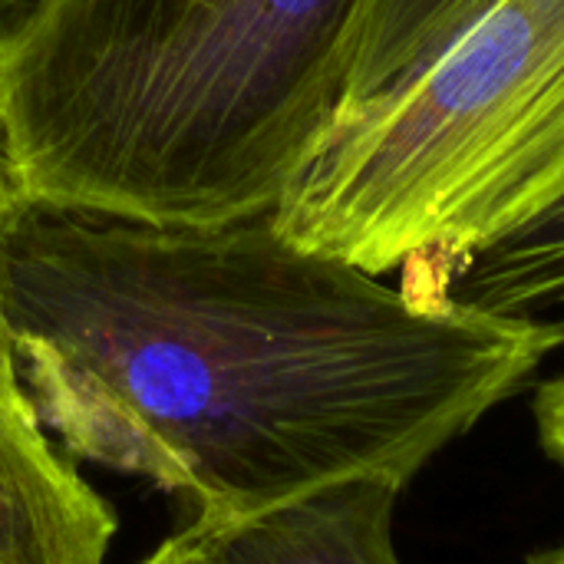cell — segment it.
I'll return each mask as SVG.
<instances>
[{
    "label": "cell",
    "mask_w": 564,
    "mask_h": 564,
    "mask_svg": "<svg viewBox=\"0 0 564 564\" xmlns=\"http://www.w3.org/2000/svg\"><path fill=\"white\" fill-rule=\"evenodd\" d=\"M7 311L43 430L69 459L175 496L215 535L311 492L406 489L564 347L549 324L225 225L13 205Z\"/></svg>",
    "instance_id": "6da1fadb"
},
{
    "label": "cell",
    "mask_w": 564,
    "mask_h": 564,
    "mask_svg": "<svg viewBox=\"0 0 564 564\" xmlns=\"http://www.w3.org/2000/svg\"><path fill=\"white\" fill-rule=\"evenodd\" d=\"M354 0H43L0 33L13 205L268 215L330 109Z\"/></svg>",
    "instance_id": "7a4b0ae2"
},
{
    "label": "cell",
    "mask_w": 564,
    "mask_h": 564,
    "mask_svg": "<svg viewBox=\"0 0 564 564\" xmlns=\"http://www.w3.org/2000/svg\"><path fill=\"white\" fill-rule=\"evenodd\" d=\"M558 202L564 0H489L430 59L327 112L271 221L297 248L443 291Z\"/></svg>",
    "instance_id": "3957f363"
},
{
    "label": "cell",
    "mask_w": 564,
    "mask_h": 564,
    "mask_svg": "<svg viewBox=\"0 0 564 564\" xmlns=\"http://www.w3.org/2000/svg\"><path fill=\"white\" fill-rule=\"evenodd\" d=\"M10 208L0 155V564H106L116 509L43 430L20 373L3 268Z\"/></svg>",
    "instance_id": "277c9868"
},
{
    "label": "cell",
    "mask_w": 564,
    "mask_h": 564,
    "mask_svg": "<svg viewBox=\"0 0 564 564\" xmlns=\"http://www.w3.org/2000/svg\"><path fill=\"white\" fill-rule=\"evenodd\" d=\"M400 486L340 482L245 525L202 535L218 564H403L393 545Z\"/></svg>",
    "instance_id": "5b68a950"
},
{
    "label": "cell",
    "mask_w": 564,
    "mask_h": 564,
    "mask_svg": "<svg viewBox=\"0 0 564 564\" xmlns=\"http://www.w3.org/2000/svg\"><path fill=\"white\" fill-rule=\"evenodd\" d=\"M489 0H354L334 53L330 109L430 59Z\"/></svg>",
    "instance_id": "8992f818"
},
{
    "label": "cell",
    "mask_w": 564,
    "mask_h": 564,
    "mask_svg": "<svg viewBox=\"0 0 564 564\" xmlns=\"http://www.w3.org/2000/svg\"><path fill=\"white\" fill-rule=\"evenodd\" d=\"M443 294L496 317L549 324L564 334V202L463 264Z\"/></svg>",
    "instance_id": "52a82bcc"
},
{
    "label": "cell",
    "mask_w": 564,
    "mask_h": 564,
    "mask_svg": "<svg viewBox=\"0 0 564 564\" xmlns=\"http://www.w3.org/2000/svg\"><path fill=\"white\" fill-rule=\"evenodd\" d=\"M535 426L545 453L564 466V373L552 377L535 393Z\"/></svg>",
    "instance_id": "ba28073f"
},
{
    "label": "cell",
    "mask_w": 564,
    "mask_h": 564,
    "mask_svg": "<svg viewBox=\"0 0 564 564\" xmlns=\"http://www.w3.org/2000/svg\"><path fill=\"white\" fill-rule=\"evenodd\" d=\"M139 564H218L212 555L208 542L192 532V529H178L175 535H169L159 549H152Z\"/></svg>",
    "instance_id": "9c48e42d"
},
{
    "label": "cell",
    "mask_w": 564,
    "mask_h": 564,
    "mask_svg": "<svg viewBox=\"0 0 564 564\" xmlns=\"http://www.w3.org/2000/svg\"><path fill=\"white\" fill-rule=\"evenodd\" d=\"M525 564H564V542L562 545H555V549H545V552L532 555Z\"/></svg>",
    "instance_id": "30bf717a"
}]
</instances>
